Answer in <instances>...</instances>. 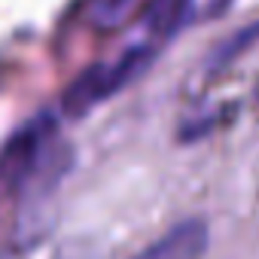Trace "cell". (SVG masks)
Here are the masks:
<instances>
[{
    "label": "cell",
    "instance_id": "obj_1",
    "mask_svg": "<svg viewBox=\"0 0 259 259\" xmlns=\"http://www.w3.org/2000/svg\"><path fill=\"white\" fill-rule=\"evenodd\" d=\"M153 61V52L150 49H132V52H125L119 61L113 64H95L89 67L64 95V113L67 116H85L95 104L107 101L110 95H116L119 89H125L128 82H132L147 64Z\"/></svg>",
    "mask_w": 259,
    "mask_h": 259
},
{
    "label": "cell",
    "instance_id": "obj_2",
    "mask_svg": "<svg viewBox=\"0 0 259 259\" xmlns=\"http://www.w3.org/2000/svg\"><path fill=\"white\" fill-rule=\"evenodd\" d=\"M52 135H55V125L49 116H43V119H34L31 125H25L16 138L7 141V147L0 150V180L10 189H22L37 174Z\"/></svg>",
    "mask_w": 259,
    "mask_h": 259
},
{
    "label": "cell",
    "instance_id": "obj_3",
    "mask_svg": "<svg viewBox=\"0 0 259 259\" xmlns=\"http://www.w3.org/2000/svg\"><path fill=\"white\" fill-rule=\"evenodd\" d=\"M207 253V223L183 220L171 232H165L156 244L141 250L135 259H201Z\"/></svg>",
    "mask_w": 259,
    "mask_h": 259
},
{
    "label": "cell",
    "instance_id": "obj_4",
    "mask_svg": "<svg viewBox=\"0 0 259 259\" xmlns=\"http://www.w3.org/2000/svg\"><path fill=\"white\" fill-rule=\"evenodd\" d=\"M186 10H189V0H153L147 22H150L156 37H168L183 25Z\"/></svg>",
    "mask_w": 259,
    "mask_h": 259
},
{
    "label": "cell",
    "instance_id": "obj_5",
    "mask_svg": "<svg viewBox=\"0 0 259 259\" xmlns=\"http://www.w3.org/2000/svg\"><path fill=\"white\" fill-rule=\"evenodd\" d=\"M128 7H132V0H95V19L101 25H116Z\"/></svg>",
    "mask_w": 259,
    "mask_h": 259
}]
</instances>
